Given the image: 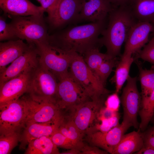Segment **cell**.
I'll return each instance as SVG.
<instances>
[{"mask_svg": "<svg viewBox=\"0 0 154 154\" xmlns=\"http://www.w3.org/2000/svg\"><path fill=\"white\" fill-rule=\"evenodd\" d=\"M107 19L81 25L69 26L50 35L49 43L69 52L82 55L101 45L100 35L106 26Z\"/></svg>", "mask_w": 154, "mask_h": 154, "instance_id": "obj_1", "label": "cell"}, {"mask_svg": "<svg viewBox=\"0 0 154 154\" xmlns=\"http://www.w3.org/2000/svg\"><path fill=\"white\" fill-rule=\"evenodd\" d=\"M136 22L127 5L114 7L110 12L100 42L106 47V53L111 58L119 55L130 29Z\"/></svg>", "mask_w": 154, "mask_h": 154, "instance_id": "obj_2", "label": "cell"}, {"mask_svg": "<svg viewBox=\"0 0 154 154\" xmlns=\"http://www.w3.org/2000/svg\"><path fill=\"white\" fill-rule=\"evenodd\" d=\"M34 44L40 66L52 73L58 80L68 72L75 52L66 51L48 42Z\"/></svg>", "mask_w": 154, "mask_h": 154, "instance_id": "obj_3", "label": "cell"}, {"mask_svg": "<svg viewBox=\"0 0 154 154\" xmlns=\"http://www.w3.org/2000/svg\"><path fill=\"white\" fill-rule=\"evenodd\" d=\"M9 17L12 19L10 23L18 38L28 43L48 42L49 35L43 14Z\"/></svg>", "mask_w": 154, "mask_h": 154, "instance_id": "obj_4", "label": "cell"}, {"mask_svg": "<svg viewBox=\"0 0 154 154\" xmlns=\"http://www.w3.org/2000/svg\"><path fill=\"white\" fill-rule=\"evenodd\" d=\"M58 80L56 101L61 112H71L79 105L91 99L69 72Z\"/></svg>", "mask_w": 154, "mask_h": 154, "instance_id": "obj_5", "label": "cell"}, {"mask_svg": "<svg viewBox=\"0 0 154 154\" xmlns=\"http://www.w3.org/2000/svg\"><path fill=\"white\" fill-rule=\"evenodd\" d=\"M69 68L70 74L86 90L91 99L99 98L109 93L88 67L82 55L74 52Z\"/></svg>", "mask_w": 154, "mask_h": 154, "instance_id": "obj_6", "label": "cell"}, {"mask_svg": "<svg viewBox=\"0 0 154 154\" xmlns=\"http://www.w3.org/2000/svg\"><path fill=\"white\" fill-rule=\"evenodd\" d=\"M25 105L27 123H54L60 121L63 116L55 101L36 100L28 94L21 98Z\"/></svg>", "mask_w": 154, "mask_h": 154, "instance_id": "obj_7", "label": "cell"}, {"mask_svg": "<svg viewBox=\"0 0 154 154\" xmlns=\"http://www.w3.org/2000/svg\"><path fill=\"white\" fill-rule=\"evenodd\" d=\"M58 83L52 73L39 64L32 71L26 93L35 99L56 102Z\"/></svg>", "mask_w": 154, "mask_h": 154, "instance_id": "obj_8", "label": "cell"}, {"mask_svg": "<svg viewBox=\"0 0 154 154\" xmlns=\"http://www.w3.org/2000/svg\"><path fill=\"white\" fill-rule=\"evenodd\" d=\"M137 79L136 77L129 76L123 90L120 102L123 111L122 121L130 127L139 129L137 117L141 106V97L137 88Z\"/></svg>", "mask_w": 154, "mask_h": 154, "instance_id": "obj_9", "label": "cell"}, {"mask_svg": "<svg viewBox=\"0 0 154 154\" xmlns=\"http://www.w3.org/2000/svg\"><path fill=\"white\" fill-rule=\"evenodd\" d=\"M25 118V103L21 98L0 106V135L21 132Z\"/></svg>", "mask_w": 154, "mask_h": 154, "instance_id": "obj_10", "label": "cell"}, {"mask_svg": "<svg viewBox=\"0 0 154 154\" xmlns=\"http://www.w3.org/2000/svg\"><path fill=\"white\" fill-rule=\"evenodd\" d=\"M105 96L91 99L79 105L72 111L70 118L85 134L99 121L98 117L105 102Z\"/></svg>", "mask_w": 154, "mask_h": 154, "instance_id": "obj_11", "label": "cell"}, {"mask_svg": "<svg viewBox=\"0 0 154 154\" xmlns=\"http://www.w3.org/2000/svg\"><path fill=\"white\" fill-rule=\"evenodd\" d=\"M82 7V0H59L52 16L46 19L50 28L58 29L78 23Z\"/></svg>", "mask_w": 154, "mask_h": 154, "instance_id": "obj_12", "label": "cell"}, {"mask_svg": "<svg viewBox=\"0 0 154 154\" xmlns=\"http://www.w3.org/2000/svg\"><path fill=\"white\" fill-rule=\"evenodd\" d=\"M130 127L122 121L107 132L90 130L85 133L87 135L86 139L91 145L101 148L112 154L123 136Z\"/></svg>", "mask_w": 154, "mask_h": 154, "instance_id": "obj_13", "label": "cell"}, {"mask_svg": "<svg viewBox=\"0 0 154 154\" xmlns=\"http://www.w3.org/2000/svg\"><path fill=\"white\" fill-rule=\"evenodd\" d=\"M34 68L27 69L0 85V106L17 100L27 92Z\"/></svg>", "mask_w": 154, "mask_h": 154, "instance_id": "obj_14", "label": "cell"}, {"mask_svg": "<svg viewBox=\"0 0 154 154\" xmlns=\"http://www.w3.org/2000/svg\"><path fill=\"white\" fill-rule=\"evenodd\" d=\"M27 50L0 74V85L19 75L25 70L33 69L39 64L38 56L36 46L30 43Z\"/></svg>", "mask_w": 154, "mask_h": 154, "instance_id": "obj_15", "label": "cell"}, {"mask_svg": "<svg viewBox=\"0 0 154 154\" xmlns=\"http://www.w3.org/2000/svg\"><path fill=\"white\" fill-rule=\"evenodd\" d=\"M153 24L147 22H136L130 29L125 41L123 54H133L139 52L148 42L152 32Z\"/></svg>", "mask_w": 154, "mask_h": 154, "instance_id": "obj_16", "label": "cell"}, {"mask_svg": "<svg viewBox=\"0 0 154 154\" xmlns=\"http://www.w3.org/2000/svg\"><path fill=\"white\" fill-rule=\"evenodd\" d=\"M114 7L107 0H82L78 22L105 20Z\"/></svg>", "mask_w": 154, "mask_h": 154, "instance_id": "obj_17", "label": "cell"}, {"mask_svg": "<svg viewBox=\"0 0 154 154\" xmlns=\"http://www.w3.org/2000/svg\"><path fill=\"white\" fill-rule=\"evenodd\" d=\"M62 119L54 123H26L20 133L19 148L26 149L31 141L42 137L51 136L58 129Z\"/></svg>", "mask_w": 154, "mask_h": 154, "instance_id": "obj_18", "label": "cell"}, {"mask_svg": "<svg viewBox=\"0 0 154 154\" xmlns=\"http://www.w3.org/2000/svg\"><path fill=\"white\" fill-rule=\"evenodd\" d=\"M0 8L9 17L39 15L44 12L41 6H37L29 0H0Z\"/></svg>", "mask_w": 154, "mask_h": 154, "instance_id": "obj_19", "label": "cell"}, {"mask_svg": "<svg viewBox=\"0 0 154 154\" xmlns=\"http://www.w3.org/2000/svg\"><path fill=\"white\" fill-rule=\"evenodd\" d=\"M30 43H25L19 39L0 43V72L9 63L22 55L28 48Z\"/></svg>", "mask_w": 154, "mask_h": 154, "instance_id": "obj_20", "label": "cell"}, {"mask_svg": "<svg viewBox=\"0 0 154 154\" xmlns=\"http://www.w3.org/2000/svg\"><path fill=\"white\" fill-rule=\"evenodd\" d=\"M144 143L141 131L138 129L124 134L112 154H135L140 150Z\"/></svg>", "mask_w": 154, "mask_h": 154, "instance_id": "obj_21", "label": "cell"}, {"mask_svg": "<svg viewBox=\"0 0 154 154\" xmlns=\"http://www.w3.org/2000/svg\"><path fill=\"white\" fill-rule=\"evenodd\" d=\"M127 5L137 22H154V0H131Z\"/></svg>", "mask_w": 154, "mask_h": 154, "instance_id": "obj_22", "label": "cell"}, {"mask_svg": "<svg viewBox=\"0 0 154 154\" xmlns=\"http://www.w3.org/2000/svg\"><path fill=\"white\" fill-rule=\"evenodd\" d=\"M131 53L123 54L116 65L114 76L112 80L115 83V92L118 93L127 81L129 76L130 67L134 61Z\"/></svg>", "mask_w": 154, "mask_h": 154, "instance_id": "obj_23", "label": "cell"}, {"mask_svg": "<svg viewBox=\"0 0 154 154\" xmlns=\"http://www.w3.org/2000/svg\"><path fill=\"white\" fill-rule=\"evenodd\" d=\"M24 154H59L60 153L50 136H44L30 141Z\"/></svg>", "mask_w": 154, "mask_h": 154, "instance_id": "obj_24", "label": "cell"}, {"mask_svg": "<svg viewBox=\"0 0 154 154\" xmlns=\"http://www.w3.org/2000/svg\"><path fill=\"white\" fill-rule=\"evenodd\" d=\"M58 130L65 136L78 144L82 148L84 145L83 137L85 134L78 129L69 117L63 116Z\"/></svg>", "mask_w": 154, "mask_h": 154, "instance_id": "obj_25", "label": "cell"}, {"mask_svg": "<svg viewBox=\"0 0 154 154\" xmlns=\"http://www.w3.org/2000/svg\"><path fill=\"white\" fill-rule=\"evenodd\" d=\"M138 114L141 119L138 129L143 131L154 115V89L148 97L141 101Z\"/></svg>", "mask_w": 154, "mask_h": 154, "instance_id": "obj_26", "label": "cell"}, {"mask_svg": "<svg viewBox=\"0 0 154 154\" xmlns=\"http://www.w3.org/2000/svg\"><path fill=\"white\" fill-rule=\"evenodd\" d=\"M139 80L141 92V101L148 97L154 89V69L139 68Z\"/></svg>", "mask_w": 154, "mask_h": 154, "instance_id": "obj_27", "label": "cell"}, {"mask_svg": "<svg viewBox=\"0 0 154 154\" xmlns=\"http://www.w3.org/2000/svg\"><path fill=\"white\" fill-rule=\"evenodd\" d=\"M83 55L84 61L94 74L99 66L104 61L110 58H112L106 53L100 52L98 47L89 50Z\"/></svg>", "mask_w": 154, "mask_h": 154, "instance_id": "obj_28", "label": "cell"}, {"mask_svg": "<svg viewBox=\"0 0 154 154\" xmlns=\"http://www.w3.org/2000/svg\"><path fill=\"white\" fill-rule=\"evenodd\" d=\"M21 132L0 135V154H9L19 142Z\"/></svg>", "mask_w": 154, "mask_h": 154, "instance_id": "obj_29", "label": "cell"}, {"mask_svg": "<svg viewBox=\"0 0 154 154\" xmlns=\"http://www.w3.org/2000/svg\"><path fill=\"white\" fill-rule=\"evenodd\" d=\"M117 64L116 58L108 59L100 65L95 72L96 76L104 86L113 68Z\"/></svg>", "mask_w": 154, "mask_h": 154, "instance_id": "obj_30", "label": "cell"}, {"mask_svg": "<svg viewBox=\"0 0 154 154\" xmlns=\"http://www.w3.org/2000/svg\"><path fill=\"white\" fill-rule=\"evenodd\" d=\"M53 143L57 147L67 149L76 148L80 151L82 147L76 143L65 136L57 129L51 136Z\"/></svg>", "mask_w": 154, "mask_h": 154, "instance_id": "obj_31", "label": "cell"}, {"mask_svg": "<svg viewBox=\"0 0 154 154\" xmlns=\"http://www.w3.org/2000/svg\"><path fill=\"white\" fill-rule=\"evenodd\" d=\"M6 20L3 16H0V40H15L18 38L15 31L10 23H7Z\"/></svg>", "mask_w": 154, "mask_h": 154, "instance_id": "obj_32", "label": "cell"}, {"mask_svg": "<svg viewBox=\"0 0 154 154\" xmlns=\"http://www.w3.org/2000/svg\"><path fill=\"white\" fill-rule=\"evenodd\" d=\"M120 118V114L118 112L110 118L101 120V123H96L92 129L103 132H107L119 124Z\"/></svg>", "mask_w": 154, "mask_h": 154, "instance_id": "obj_33", "label": "cell"}, {"mask_svg": "<svg viewBox=\"0 0 154 154\" xmlns=\"http://www.w3.org/2000/svg\"><path fill=\"white\" fill-rule=\"evenodd\" d=\"M138 52V57L151 63L153 64L151 68L154 69V36L143 49Z\"/></svg>", "mask_w": 154, "mask_h": 154, "instance_id": "obj_34", "label": "cell"}, {"mask_svg": "<svg viewBox=\"0 0 154 154\" xmlns=\"http://www.w3.org/2000/svg\"><path fill=\"white\" fill-rule=\"evenodd\" d=\"M59 0H41L40 3L44 12L48 14L46 19L51 18L52 16L57 5Z\"/></svg>", "mask_w": 154, "mask_h": 154, "instance_id": "obj_35", "label": "cell"}, {"mask_svg": "<svg viewBox=\"0 0 154 154\" xmlns=\"http://www.w3.org/2000/svg\"><path fill=\"white\" fill-rule=\"evenodd\" d=\"M118 94L115 92L108 97L105 102L106 108L113 111H118L120 100Z\"/></svg>", "mask_w": 154, "mask_h": 154, "instance_id": "obj_36", "label": "cell"}, {"mask_svg": "<svg viewBox=\"0 0 154 154\" xmlns=\"http://www.w3.org/2000/svg\"><path fill=\"white\" fill-rule=\"evenodd\" d=\"M144 145L154 148V125L143 131H141Z\"/></svg>", "mask_w": 154, "mask_h": 154, "instance_id": "obj_37", "label": "cell"}, {"mask_svg": "<svg viewBox=\"0 0 154 154\" xmlns=\"http://www.w3.org/2000/svg\"><path fill=\"white\" fill-rule=\"evenodd\" d=\"M81 154H108V153L99 147L84 144L80 150Z\"/></svg>", "mask_w": 154, "mask_h": 154, "instance_id": "obj_38", "label": "cell"}, {"mask_svg": "<svg viewBox=\"0 0 154 154\" xmlns=\"http://www.w3.org/2000/svg\"><path fill=\"white\" fill-rule=\"evenodd\" d=\"M113 7L127 5L131 0H107Z\"/></svg>", "mask_w": 154, "mask_h": 154, "instance_id": "obj_39", "label": "cell"}, {"mask_svg": "<svg viewBox=\"0 0 154 154\" xmlns=\"http://www.w3.org/2000/svg\"><path fill=\"white\" fill-rule=\"evenodd\" d=\"M135 154H154V148L144 145L141 149Z\"/></svg>", "mask_w": 154, "mask_h": 154, "instance_id": "obj_40", "label": "cell"}, {"mask_svg": "<svg viewBox=\"0 0 154 154\" xmlns=\"http://www.w3.org/2000/svg\"><path fill=\"white\" fill-rule=\"evenodd\" d=\"M62 154H81L80 151L76 148H72L68 149L67 151L60 153Z\"/></svg>", "mask_w": 154, "mask_h": 154, "instance_id": "obj_41", "label": "cell"}, {"mask_svg": "<svg viewBox=\"0 0 154 154\" xmlns=\"http://www.w3.org/2000/svg\"><path fill=\"white\" fill-rule=\"evenodd\" d=\"M151 121L154 124V115L152 117Z\"/></svg>", "mask_w": 154, "mask_h": 154, "instance_id": "obj_42", "label": "cell"}, {"mask_svg": "<svg viewBox=\"0 0 154 154\" xmlns=\"http://www.w3.org/2000/svg\"><path fill=\"white\" fill-rule=\"evenodd\" d=\"M153 30L152 32L153 34V36H154V22L153 23Z\"/></svg>", "mask_w": 154, "mask_h": 154, "instance_id": "obj_43", "label": "cell"}, {"mask_svg": "<svg viewBox=\"0 0 154 154\" xmlns=\"http://www.w3.org/2000/svg\"><path fill=\"white\" fill-rule=\"evenodd\" d=\"M37 0L38 2L40 3L41 0Z\"/></svg>", "mask_w": 154, "mask_h": 154, "instance_id": "obj_44", "label": "cell"}]
</instances>
